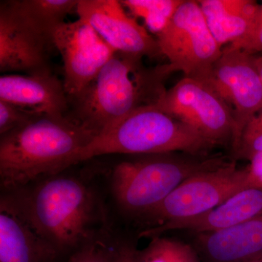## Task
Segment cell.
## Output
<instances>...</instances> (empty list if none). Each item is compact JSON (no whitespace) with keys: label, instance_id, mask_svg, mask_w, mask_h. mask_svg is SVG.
Returning a JSON list of instances; mask_svg holds the SVG:
<instances>
[{"label":"cell","instance_id":"20","mask_svg":"<svg viewBox=\"0 0 262 262\" xmlns=\"http://www.w3.org/2000/svg\"><path fill=\"white\" fill-rule=\"evenodd\" d=\"M184 0H123L131 14L144 20L150 32L158 35L166 28Z\"/></svg>","mask_w":262,"mask_h":262},{"label":"cell","instance_id":"18","mask_svg":"<svg viewBox=\"0 0 262 262\" xmlns=\"http://www.w3.org/2000/svg\"><path fill=\"white\" fill-rule=\"evenodd\" d=\"M27 18L52 38L53 31L76 10L79 0H15Z\"/></svg>","mask_w":262,"mask_h":262},{"label":"cell","instance_id":"2","mask_svg":"<svg viewBox=\"0 0 262 262\" xmlns=\"http://www.w3.org/2000/svg\"><path fill=\"white\" fill-rule=\"evenodd\" d=\"M229 162L226 157L173 152L135 155L111 165L91 167L102 185L110 212L138 224L183 182Z\"/></svg>","mask_w":262,"mask_h":262},{"label":"cell","instance_id":"4","mask_svg":"<svg viewBox=\"0 0 262 262\" xmlns=\"http://www.w3.org/2000/svg\"><path fill=\"white\" fill-rule=\"evenodd\" d=\"M142 57L116 52L80 96L71 116L96 137L136 108L153 104L163 91L159 69L147 72Z\"/></svg>","mask_w":262,"mask_h":262},{"label":"cell","instance_id":"12","mask_svg":"<svg viewBox=\"0 0 262 262\" xmlns=\"http://www.w3.org/2000/svg\"><path fill=\"white\" fill-rule=\"evenodd\" d=\"M76 12L116 52L143 57L160 56L156 38L127 15L117 0H79Z\"/></svg>","mask_w":262,"mask_h":262},{"label":"cell","instance_id":"13","mask_svg":"<svg viewBox=\"0 0 262 262\" xmlns=\"http://www.w3.org/2000/svg\"><path fill=\"white\" fill-rule=\"evenodd\" d=\"M0 100L37 115H67L70 110L64 84L51 69L1 76Z\"/></svg>","mask_w":262,"mask_h":262},{"label":"cell","instance_id":"5","mask_svg":"<svg viewBox=\"0 0 262 262\" xmlns=\"http://www.w3.org/2000/svg\"><path fill=\"white\" fill-rule=\"evenodd\" d=\"M216 146L194 128L154 104L136 108L95 138L81 155V163L103 155L182 152L207 156Z\"/></svg>","mask_w":262,"mask_h":262},{"label":"cell","instance_id":"21","mask_svg":"<svg viewBox=\"0 0 262 262\" xmlns=\"http://www.w3.org/2000/svg\"><path fill=\"white\" fill-rule=\"evenodd\" d=\"M120 237L114 227L103 231L74 251L64 262H114Z\"/></svg>","mask_w":262,"mask_h":262},{"label":"cell","instance_id":"7","mask_svg":"<svg viewBox=\"0 0 262 262\" xmlns=\"http://www.w3.org/2000/svg\"><path fill=\"white\" fill-rule=\"evenodd\" d=\"M249 187L247 168L236 160L187 179L139 222L141 230L208 213L239 191Z\"/></svg>","mask_w":262,"mask_h":262},{"label":"cell","instance_id":"17","mask_svg":"<svg viewBox=\"0 0 262 262\" xmlns=\"http://www.w3.org/2000/svg\"><path fill=\"white\" fill-rule=\"evenodd\" d=\"M207 25L222 48L237 42L249 32L260 5L251 0L198 1Z\"/></svg>","mask_w":262,"mask_h":262},{"label":"cell","instance_id":"11","mask_svg":"<svg viewBox=\"0 0 262 262\" xmlns=\"http://www.w3.org/2000/svg\"><path fill=\"white\" fill-rule=\"evenodd\" d=\"M52 38L20 10L16 1L0 5V71L32 74L50 68L48 51Z\"/></svg>","mask_w":262,"mask_h":262},{"label":"cell","instance_id":"8","mask_svg":"<svg viewBox=\"0 0 262 262\" xmlns=\"http://www.w3.org/2000/svg\"><path fill=\"white\" fill-rule=\"evenodd\" d=\"M153 104L215 146H232L233 117L228 106L205 81L184 77L171 89L163 90Z\"/></svg>","mask_w":262,"mask_h":262},{"label":"cell","instance_id":"26","mask_svg":"<svg viewBox=\"0 0 262 262\" xmlns=\"http://www.w3.org/2000/svg\"><path fill=\"white\" fill-rule=\"evenodd\" d=\"M136 243L132 239L120 235L116 256L114 262H134Z\"/></svg>","mask_w":262,"mask_h":262},{"label":"cell","instance_id":"1","mask_svg":"<svg viewBox=\"0 0 262 262\" xmlns=\"http://www.w3.org/2000/svg\"><path fill=\"white\" fill-rule=\"evenodd\" d=\"M72 168L1 192L0 208L24 221L64 261L103 231L114 227L106 194L91 167Z\"/></svg>","mask_w":262,"mask_h":262},{"label":"cell","instance_id":"6","mask_svg":"<svg viewBox=\"0 0 262 262\" xmlns=\"http://www.w3.org/2000/svg\"><path fill=\"white\" fill-rule=\"evenodd\" d=\"M156 39L160 54L168 61L160 67L165 77L179 71L185 77L206 81L222 53L198 1L184 0Z\"/></svg>","mask_w":262,"mask_h":262},{"label":"cell","instance_id":"3","mask_svg":"<svg viewBox=\"0 0 262 262\" xmlns=\"http://www.w3.org/2000/svg\"><path fill=\"white\" fill-rule=\"evenodd\" d=\"M95 138L69 113L37 115L0 136L1 192L78 165Z\"/></svg>","mask_w":262,"mask_h":262},{"label":"cell","instance_id":"24","mask_svg":"<svg viewBox=\"0 0 262 262\" xmlns=\"http://www.w3.org/2000/svg\"><path fill=\"white\" fill-rule=\"evenodd\" d=\"M226 47L229 49L239 50L251 55L262 52V5H260L254 23L248 34L242 39Z\"/></svg>","mask_w":262,"mask_h":262},{"label":"cell","instance_id":"22","mask_svg":"<svg viewBox=\"0 0 262 262\" xmlns=\"http://www.w3.org/2000/svg\"><path fill=\"white\" fill-rule=\"evenodd\" d=\"M262 151V106L245 127L237 149L233 153L234 160H250L253 155Z\"/></svg>","mask_w":262,"mask_h":262},{"label":"cell","instance_id":"19","mask_svg":"<svg viewBox=\"0 0 262 262\" xmlns=\"http://www.w3.org/2000/svg\"><path fill=\"white\" fill-rule=\"evenodd\" d=\"M134 262H203L191 245L165 236L150 239L143 249H136Z\"/></svg>","mask_w":262,"mask_h":262},{"label":"cell","instance_id":"16","mask_svg":"<svg viewBox=\"0 0 262 262\" xmlns=\"http://www.w3.org/2000/svg\"><path fill=\"white\" fill-rule=\"evenodd\" d=\"M0 262H64V259L23 220L0 208Z\"/></svg>","mask_w":262,"mask_h":262},{"label":"cell","instance_id":"28","mask_svg":"<svg viewBox=\"0 0 262 262\" xmlns=\"http://www.w3.org/2000/svg\"><path fill=\"white\" fill-rule=\"evenodd\" d=\"M249 262H262V256H261V257L256 258V259L253 260V261Z\"/></svg>","mask_w":262,"mask_h":262},{"label":"cell","instance_id":"23","mask_svg":"<svg viewBox=\"0 0 262 262\" xmlns=\"http://www.w3.org/2000/svg\"><path fill=\"white\" fill-rule=\"evenodd\" d=\"M37 115H40L0 100V136L21 127Z\"/></svg>","mask_w":262,"mask_h":262},{"label":"cell","instance_id":"10","mask_svg":"<svg viewBox=\"0 0 262 262\" xmlns=\"http://www.w3.org/2000/svg\"><path fill=\"white\" fill-rule=\"evenodd\" d=\"M52 41L63 60V82L70 103L82 94L116 53L81 18L58 26Z\"/></svg>","mask_w":262,"mask_h":262},{"label":"cell","instance_id":"27","mask_svg":"<svg viewBox=\"0 0 262 262\" xmlns=\"http://www.w3.org/2000/svg\"><path fill=\"white\" fill-rule=\"evenodd\" d=\"M252 58L262 82V56H254V55H252Z\"/></svg>","mask_w":262,"mask_h":262},{"label":"cell","instance_id":"9","mask_svg":"<svg viewBox=\"0 0 262 262\" xmlns=\"http://www.w3.org/2000/svg\"><path fill=\"white\" fill-rule=\"evenodd\" d=\"M205 82L230 110L234 122L232 153L245 127L262 106V82L252 55L225 47Z\"/></svg>","mask_w":262,"mask_h":262},{"label":"cell","instance_id":"15","mask_svg":"<svg viewBox=\"0 0 262 262\" xmlns=\"http://www.w3.org/2000/svg\"><path fill=\"white\" fill-rule=\"evenodd\" d=\"M203 262H249L262 256V215L213 232L196 234Z\"/></svg>","mask_w":262,"mask_h":262},{"label":"cell","instance_id":"25","mask_svg":"<svg viewBox=\"0 0 262 262\" xmlns=\"http://www.w3.org/2000/svg\"><path fill=\"white\" fill-rule=\"evenodd\" d=\"M248 165V181L250 188H262V151L253 155Z\"/></svg>","mask_w":262,"mask_h":262},{"label":"cell","instance_id":"14","mask_svg":"<svg viewBox=\"0 0 262 262\" xmlns=\"http://www.w3.org/2000/svg\"><path fill=\"white\" fill-rule=\"evenodd\" d=\"M262 215V188H247L205 214L144 229L139 238H152L169 231L189 230L194 234L213 232L244 223Z\"/></svg>","mask_w":262,"mask_h":262}]
</instances>
